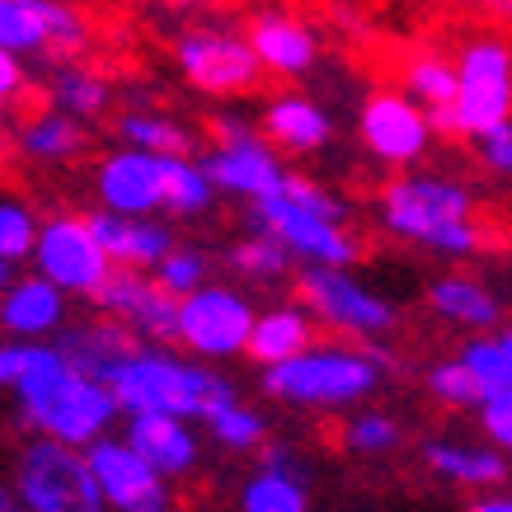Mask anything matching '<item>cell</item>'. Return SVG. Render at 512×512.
I'll use <instances>...</instances> for the list:
<instances>
[{
  "instance_id": "obj_1",
  "label": "cell",
  "mask_w": 512,
  "mask_h": 512,
  "mask_svg": "<svg viewBox=\"0 0 512 512\" xmlns=\"http://www.w3.org/2000/svg\"><path fill=\"white\" fill-rule=\"evenodd\" d=\"M15 400H19V414L33 428L62 437L71 447L99 442L113 428V419L123 414V404H118L109 381L80 372L76 362L62 353V343L57 348H47V343L38 348L33 367L15 386Z\"/></svg>"
},
{
  "instance_id": "obj_2",
  "label": "cell",
  "mask_w": 512,
  "mask_h": 512,
  "mask_svg": "<svg viewBox=\"0 0 512 512\" xmlns=\"http://www.w3.org/2000/svg\"><path fill=\"white\" fill-rule=\"evenodd\" d=\"M381 221L390 235L414 240L437 254H475L480 226H475V198L466 184L442 174H400L381 193Z\"/></svg>"
},
{
  "instance_id": "obj_3",
  "label": "cell",
  "mask_w": 512,
  "mask_h": 512,
  "mask_svg": "<svg viewBox=\"0 0 512 512\" xmlns=\"http://www.w3.org/2000/svg\"><path fill=\"white\" fill-rule=\"evenodd\" d=\"M104 381L113 386L123 414H179V419H207L212 400L235 390L226 376H212L202 362H184L141 343L113 362Z\"/></svg>"
},
{
  "instance_id": "obj_4",
  "label": "cell",
  "mask_w": 512,
  "mask_h": 512,
  "mask_svg": "<svg viewBox=\"0 0 512 512\" xmlns=\"http://www.w3.org/2000/svg\"><path fill=\"white\" fill-rule=\"evenodd\" d=\"M381 381V362L343 343H311L306 353L264 367V390L282 404L306 409H339V404L367 400Z\"/></svg>"
},
{
  "instance_id": "obj_5",
  "label": "cell",
  "mask_w": 512,
  "mask_h": 512,
  "mask_svg": "<svg viewBox=\"0 0 512 512\" xmlns=\"http://www.w3.org/2000/svg\"><path fill=\"white\" fill-rule=\"evenodd\" d=\"M461 90L447 109H433V127L447 137L494 132L512 118V43L508 38H470L461 47Z\"/></svg>"
},
{
  "instance_id": "obj_6",
  "label": "cell",
  "mask_w": 512,
  "mask_h": 512,
  "mask_svg": "<svg viewBox=\"0 0 512 512\" xmlns=\"http://www.w3.org/2000/svg\"><path fill=\"white\" fill-rule=\"evenodd\" d=\"M15 494L29 512H99L109 503L85 447H71L52 433L24 447L15 470Z\"/></svg>"
},
{
  "instance_id": "obj_7",
  "label": "cell",
  "mask_w": 512,
  "mask_h": 512,
  "mask_svg": "<svg viewBox=\"0 0 512 512\" xmlns=\"http://www.w3.org/2000/svg\"><path fill=\"white\" fill-rule=\"evenodd\" d=\"M212 132H217V146L202 156V165L217 179V188L240 193V198H249V202L282 193L287 170H282L273 141L259 137V132H254L245 118H235V113H221L217 123H212Z\"/></svg>"
},
{
  "instance_id": "obj_8",
  "label": "cell",
  "mask_w": 512,
  "mask_h": 512,
  "mask_svg": "<svg viewBox=\"0 0 512 512\" xmlns=\"http://www.w3.org/2000/svg\"><path fill=\"white\" fill-rule=\"evenodd\" d=\"M33 264L38 273L66 287L71 296H94L109 278L113 259L104 240L94 235V221L90 217H52L43 221V231H38V245H33Z\"/></svg>"
},
{
  "instance_id": "obj_9",
  "label": "cell",
  "mask_w": 512,
  "mask_h": 512,
  "mask_svg": "<svg viewBox=\"0 0 512 512\" xmlns=\"http://www.w3.org/2000/svg\"><path fill=\"white\" fill-rule=\"evenodd\" d=\"M301 301L311 306L315 320H325L339 334H357V339H376L395 325V306L381 301L372 287H362L357 278H348V268H325L311 264L296 282Z\"/></svg>"
},
{
  "instance_id": "obj_10",
  "label": "cell",
  "mask_w": 512,
  "mask_h": 512,
  "mask_svg": "<svg viewBox=\"0 0 512 512\" xmlns=\"http://www.w3.org/2000/svg\"><path fill=\"white\" fill-rule=\"evenodd\" d=\"M254 334V306L231 287H207L188 292L179 301V343L198 357H240L249 353Z\"/></svg>"
},
{
  "instance_id": "obj_11",
  "label": "cell",
  "mask_w": 512,
  "mask_h": 512,
  "mask_svg": "<svg viewBox=\"0 0 512 512\" xmlns=\"http://www.w3.org/2000/svg\"><path fill=\"white\" fill-rule=\"evenodd\" d=\"M254 226L259 231H273L278 240H287L296 259L306 264H325V268H348L357 264V240L343 231V221L334 217H320L311 207H301L296 198L287 193H273V198H259L254 202Z\"/></svg>"
},
{
  "instance_id": "obj_12",
  "label": "cell",
  "mask_w": 512,
  "mask_h": 512,
  "mask_svg": "<svg viewBox=\"0 0 512 512\" xmlns=\"http://www.w3.org/2000/svg\"><path fill=\"white\" fill-rule=\"evenodd\" d=\"M357 132H362V146L376 160H386V165H414L433 146L437 127H433V113L423 109L409 90H381L362 104Z\"/></svg>"
},
{
  "instance_id": "obj_13",
  "label": "cell",
  "mask_w": 512,
  "mask_h": 512,
  "mask_svg": "<svg viewBox=\"0 0 512 512\" xmlns=\"http://www.w3.org/2000/svg\"><path fill=\"white\" fill-rule=\"evenodd\" d=\"M179 71L202 94H240L264 76V62L249 43V33L226 29H193L179 38Z\"/></svg>"
},
{
  "instance_id": "obj_14",
  "label": "cell",
  "mask_w": 512,
  "mask_h": 512,
  "mask_svg": "<svg viewBox=\"0 0 512 512\" xmlns=\"http://www.w3.org/2000/svg\"><path fill=\"white\" fill-rule=\"evenodd\" d=\"M94 475L104 484V498L109 508L123 512H165L170 508V475L160 466H151L127 437H99L85 447Z\"/></svg>"
},
{
  "instance_id": "obj_15",
  "label": "cell",
  "mask_w": 512,
  "mask_h": 512,
  "mask_svg": "<svg viewBox=\"0 0 512 512\" xmlns=\"http://www.w3.org/2000/svg\"><path fill=\"white\" fill-rule=\"evenodd\" d=\"M104 315H118L151 343H179V301L160 278H141V268H113L90 296Z\"/></svg>"
},
{
  "instance_id": "obj_16",
  "label": "cell",
  "mask_w": 512,
  "mask_h": 512,
  "mask_svg": "<svg viewBox=\"0 0 512 512\" xmlns=\"http://www.w3.org/2000/svg\"><path fill=\"white\" fill-rule=\"evenodd\" d=\"M85 19L62 0H0V47L10 52H80Z\"/></svg>"
},
{
  "instance_id": "obj_17",
  "label": "cell",
  "mask_w": 512,
  "mask_h": 512,
  "mask_svg": "<svg viewBox=\"0 0 512 512\" xmlns=\"http://www.w3.org/2000/svg\"><path fill=\"white\" fill-rule=\"evenodd\" d=\"M94 188H99V202L113 207V212H127V217H151L156 207H165L170 156H160V151H141V146L113 151V156L99 165Z\"/></svg>"
},
{
  "instance_id": "obj_18",
  "label": "cell",
  "mask_w": 512,
  "mask_h": 512,
  "mask_svg": "<svg viewBox=\"0 0 512 512\" xmlns=\"http://www.w3.org/2000/svg\"><path fill=\"white\" fill-rule=\"evenodd\" d=\"M249 43L259 52V62L264 71L273 76H306L315 62H320V38L306 19L287 15V10H264V15L254 19V29H249Z\"/></svg>"
},
{
  "instance_id": "obj_19",
  "label": "cell",
  "mask_w": 512,
  "mask_h": 512,
  "mask_svg": "<svg viewBox=\"0 0 512 512\" xmlns=\"http://www.w3.org/2000/svg\"><path fill=\"white\" fill-rule=\"evenodd\" d=\"M66 287L38 273V278H19L0 292V329L15 334V339H43V334H57L66 315Z\"/></svg>"
},
{
  "instance_id": "obj_20",
  "label": "cell",
  "mask_w": 512,
  "mask_h": 512,
  "mask_svg": "<svg viewBox=\"0 0 512 512\" xmlns=\"http://www.w3.org/2000/svg\"><path fill=\"white\" fill-rule=\"evenodd\" d=\"M94 235L104 240L109 259L118 268H141V273H156V264L174 249L170 226H160L151 217H127V212H94Z\"/></svg>"
},
{
  "instance_id": "obj_21",
  "label": "cell",
  "mask_w": 512,
  "mask_h": 512,
  "mask_svg": "<svg viewBox=\"0 0 512 512\" xmlns=\"http://www.w3.org/2000/svg\"><path fill=\"white\" fill-rule=\"evenodd\" d=\"M188 423L193 419H179V414H127V442L170 480H179L198 466V437Z\"/></svg>"
},
{
  "instance_id": "obj_22",
  "label": "cell",
  "mask_w": 512,
  "mask_h": 512,
  "mask_svg": "<svg viewBox=\"0 0 512 512\" xmlns=\"http://www.w3.org/2000/svg\"><path fill=\"white\" fill-rule=\"evenodd\" d=\"M264 137L278 146V151H292V156H315L325 151L334 127H329V113L320 104H311L306 94H282L264 109Z\"/></svg>"
},
{
  "instance_id": "obj_23",
  "label": "cell",
  "mask_w": 512,
  "mask_h": 512,
  "mask_svg": "<svg viewBox=\"0 0 512 512\" xmlns=\"http://www.w3.org/2000/svg\"><path fill=\"white\" fill-rule=\"evenodd\" d=\"M423 461L433 475L442 480L461 484V489H498V484L508 480V461H503V451L498 447H461V442H428L423 447Z\"/></svg>"
},
{
  "instance_id": "obj_24",
  "label": "cell",
  "mask_w": 512,
  "mask_h": 512,
  "mask_svg": "<svg viewBox=\"0 0 512 512\" xmlns=\"http://www.w3.org/2000/svg\"><path fill=\"white\" fill-rule=\"evenodd\" d=\"M315 343V325H311V306H273L268 315L254 320V334H249V357L259 367H273V362H287V357L306 353Z\"/></svg>"
},
{
  "instance_id": "obj_25",
  "label": "cell",
  "mask_w": 512,
  "mask_h": 512,
  "mask_svg": "<svg viewBox=\"0 0 512 512\" xmlns=\"http://www.w3.org/2000/svg\"><path fill=\"white\" fill-rule=\"evenodd\" d=\"M141 343V334L127 320H118V315H109V320H99V325H85V329H66L62 334V353L76 362L80 372H90L104 381V372H109L118 357H127L132 348Z\"/></svg>"
},
{
  "instance_id": "obj_26",
  "label": "cell",
  "mask_w": 512,
  "mask_h": 512,
  "mask_svg": "<svg viewBox=\"0 0 512 512\" xmlns=\"http://www.w3.org/2000/svg\"><path fill=\"white\" fill-rule=\"evenodd\" d=\"M428 306H433L447 325L475 329V334L503 325V306H498V296L489 292V287H480V282H470V278L433 282V287H428Z\"/></svg>"
},
{
  "instance_id": "obj_27",
  "label": "cell",
  "mask_w": 512,
  "mask_h": 512,
  "mask_svg": "<svg viewBox=\"0 0 512 512\" xmlns=\"http://www.w3.org/2000/svg\"><path fill=\"white\" fill-rule=\"evenodd\" d=\"M240 508L245 512H306V484L292 475L287 451H268V470H259L254 480H245L240 489Z\"/></svg>"
},
{
  "instance_id": "obj_28",
  "label": "cell",
  "mask_w": 512,
  "mask_h": 512,
  "mask_svg": "<svg viewBox=\"0 0 512 512\" xmlns=\"http://www.w3.org/2000/svg\"><path fill=\"white\" fill-rule=\"evenodd\" d=\"M19 141H24V151H29L33 160H47V165L76 160L80 151H85L80 118H71V113H62V109H57V113H43V118H33V123H24Z\"/></svg>"
},
{
  "instance_id": "obj_29",
  "label": "cell",
  "mask_w": 512,
  "mask_h": 512,
  "mask_svg": "<svg viewBox=\"0 0 512 512\" xmlns=\"http://www.w3.org/2000/svg\"><path fill=\"white\" fill-rule=\"evenodd\" d=\"M109 99H113L109 80L85 71V66H62V71L52 76V104L62 113H71V118H80V123L99 118V113L109 109Z\"/></svg>"
},
{
  "instance_id": "obj_30",
  "label": "cell",
  "mask_w": 512,
  "mask_h": 512,
  "mask_svg": "<svg viewBox=\"0 0 512 512\" xmlns=\"http://www.w3.org/2000/svg\"><path fill=\"white\" fill-rule=\"evenodd\" d=\"M461 362H466L475 381H480L484 395H503L512 390V339L503 329H484L461 348Z\"/></svg>"
},
{
  "instance_id": "obj_31",
  "label": "cell",
  "mask_w": 512,
  "mask_h": 512,
  "mask_svg": "<svg viewBox=\"0 0 512 512\" xmlns=\"http://www.w3.org/2000/svg\"><path fill=\"white\" fill-rule=\"evenodd\" d=\"M217 202V179L207 174V165H193L188 156H170V188H165V207L174 217H202Z\"/></svg>"
},
{
  "instance_id": "obj_32",
  "label": "cell",
  "mask_w": 512,
  "mask_h": 512,
  "mask_svg": "<svg viewBox=\"0 0 512 512\" xmlns=\"http://www.w3.org/2000/svg\"><path fill=\"white\" fill-rule=\"evenodd\" d=\"M202 423L212 428V437H217L226 451H254L259 442H264V419H259L254 409H245V404L235 400V390L217 395Z\"/></svg>"
},
{
  "instance_id": "obj_33",
  "label": "cell",
  "mask_w": 512,
  "mask_h": 512,
  "mask_svg": "<svg viewBox=\"0 0 512 512\" xmlns=\"http://www.w3.org/2000/svg\"><path fill=\"white\" fill-rule=\"evenodd\" d=\"M127 146H141V151H160V156H188L193 151V137H188L184 123H174L165 113H123L118 123Z\"/></svg>"
},
{
  "instance_id": "obj_34",
  "label": "cell",
  "mask_w": 512,
  "mask_h": 512,
  "mask_svg": "<svg viewBox=\"0 0 512 512\" xmlns=\"http://www.w3.org/2000/svg\"><path fill=\"white\" fill-rule=\"evenodd\" d=\"M404 90L419 99L423 109H447L456 90H461V66L442 62V57H414V62H404Z\"/></svg>"
},
{
  "instance_id": "obj_35",
  "label": "cell",
  "mask_w": 512,
  "mask_h": 512,
  "mask_svg": "<svg viewBox=\"0 0 512 512\" xmlns=\"http://www.w3.org/2000/svg\"><path fill=\"white\" fill-rule=\"evenodd\" d=\"M226 259H231V268L235 273H245V278L273 282V278H282V273L292 268L296 254L287 249V240H278L273 231H259V235H249V240H240Z\"/></svg>"
},
{
  "instance_id": "obj_36",
  "label": "cell",
  "mask_w": 512,
  "mask_h": 512,
  "mask_svg": "<svg viewBox=\"0 0 512 512\" xmlns=\"http://www.w3.org/2000/svg\"><path fill=\"white\" fill-rule=\"evenodd\" d=\"M38 231H43V221L33 217L24 202L15 198H0V254L5 259H29L33 245H38Z\"/></svg>"
},
{
  "instance_id": "obj_37",
  "label": "cell",
  "mask_w": 512,
  "mask_h": 512,
  "mask_svg": "<svg viewBox=\"0 0 512 512\" xmlns=\"http://www.w3.org/2000/svg\"><path fill=\"white\" fill-rule=\"evenodd\" d=\"M428 390L442 404H456V409H480V400H484L480 381H475V372H470L461 357L456 362H437L433 372H428Z\"/></svg>"
},
{
  "instance_id": "obj_38",
  "label": "cell",
  "mask_w": 512,
  "mask_h": 512,
  "mask_svg": "<svg viewBox=\"0 0 512 512\" xmlns=\"http://www.w3.org/2000/svg\"><path fill=\"white\" fill-rule=\"evenodd\" d=\"M348 451L357 456H386V451L400 447V423L390 419V414H357L348 423V433H343Z\"/></svg>"
},
{
  "instance_id": "obj_39",
  "label": "cell",
  "mask_w": 512,
  "mask_h": 512,
  "mask_svg": "<svg viewBox=\"0 0 512 512\" xmlns=\"http://www.w3.org/2000/svg\"><path fill=\"white\" fill-rule=\"evenodd\" d=\"M156 278L170 287L174 296H188V292H198L202 282H207V254L202 249H184V245H174L165 259L156 264Z\"/></svg>"
},
{
  "instance_id": "obj_40",
  "label": "cell",
  "mask_w": 512,
  "mask_h": 512,
  "mask_svg": "<svg viewBox=\"0 0 512 512\" xmlns=\"http://www.w3.org/2000/svg\"><path fill=\"white\" fill-rule=\"evenodd\" d=\"M480 428L498 451H508L512 456V390H503V395H484L480 400Z\"/></svg>"
},
{
  "instance_id": "obj_41",
  "label": "cell",
  "mask_w": 512,
  "mask_h": 512,
  "mask_svg": "<svg viewBox=\"0 0 512 512\" xmlns=\"http://www.w3.org/2000/svg\"><path fill=\"white\" fill-rule=\"evenodd\" d=\"M43 343L38 339H19V343H0V386L15 390L24 381V372L33 367V357H38Z\"/></svg>"
},
{
  "instance_id": "obj_42",
  "label": "cell",
  "mask_w": 512,
  "mask_h": 512,
  "mask_svg": "<svg viewBox=\"0 0 512 512\" xmlns=\"http://www.w3.org/2000/svg\"><path fill=\"white\" fill-rule=\"evenodd\" d=\"M475 146H480V160L494 174H512V118L508 123H498L494 132H484Z\"/></svg>"
},
{
  "instance_id": "obj_43",
  "label": "cell",
  "mask_w": 512,
  "mask_h": 512,
  "mask_svg": "<svg viewBox=\"0 0 512 512\" xmlns=\"http://www.w3.org/2000/svg\"><path fill=\"white\" fill-rule=\"evenodd\" d=\"M19 90H24V66H19V52L0 47V109L15 104Z\"/></svg>"
},
{
  "instance_id": "obj_44",
  "label": "cell",
  "mask_w": 512,
  "mask_h": 512,
  "mask_svg": "<svg viewBox=\"0 0 512 512\" xmlns=\"http://www.w3.org/2000/svg\"><path fill=\"white\" fill-rule=\"evenodd\" d=\"M470 508H475V512H512V494H494V489H484Z\"/></svg>"
},
{
  "instance_id": "obj_45",
  "label": "cell",
  "mask_w": 512,
  "mask_h": 512,
  "mask_svg": "<svg viewBox=\"0 0 512 512\" xmlns=\"http://www.w3.org/2000/svg\"><path fill=\"white\" fill-rule=\"evenodd\" d=\"M10 282H15V259H5V254H0V292H5Z\"/></svg>"
},
{
  "instance_id": "obj_46",
  "label": "cell",
  "mask_w": 512,
  "mask_h": 512,
  "mask_svg": "<svg viewBox=\"0 0 512 512\" xmlns=\"http://www.w3.org/2000/svg\"><path fill=\"white\" fill-rule=\"evenodd\" d=\"M19 508V494H10V489H0V512H15Z\"/></svg>"
},
{
  "instance_id": "obj_47",
  "label": "cell",
  "mask_w": 512,
  "mask_h": 512,
  "mask_svg": "<svg viewBox=\"0 0 512 512\" xmlns=\"http://www.w3.org/2000/svg\"><path fill=\"white\" fill-rule=\"evenodd\" d=\"M165 5H174V10H193V5H202V0H165Z\"/></svg>"
},
{
  "instance_id": "obj_48",
  "label": "cell",
  "mask_w": 512,
  "mask_h": 512,
  "mask_svg": "<svg viewBox=\"0 0 512 512\" xmlns=\"http://www.w3.org/2000/svg\"><path fill=\"white\" fill-rule=\"evenodd\" d=\"M484 5H494V10H512V0H484Z\"/></svg>"
},
{
  "instance_id": "obj_49",
  "label": "cell",
  "mask_w": 512,
  "mask_h": 512,
  "mask_svg": "<svg viewBox=\"0 0 512 512\" xmlns=\"http://www.w3.org/2000/svg\"><path fill=\"white\" fill-rule=\"evenodd\" d=\"M503 334H508V339H512V325H503Z\"/></svg>"
}]
</instances>
